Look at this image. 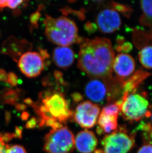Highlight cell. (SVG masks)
Wrapping results in <instances>:
<instances>
[{"label": "cell", "instance_id": "cell-1", "mask_svg": "<svg viewBox=\"0 0 152 153\" xmlns=\"http://www.w3.org/2000/svg\"><path fill=\"white\" fill-rule=\"evenodd\" d=\"M115 53L109 39L103 37L83 40L79 51L77 67L92 78L112 76Z\"/></svg>", "mask_w": 152, "mask_h": 153}, {"label": "cell", "instance_id": "cell-2", "mask_svg": "<svg viewBox=\"0 0 152 153\" xmlns=\"http://www.w3.org/2000/svg\"><path fill=\"white\" fill-rule=\"evenodd\" d=\"M41 104L33 102L32 106L39 117V127L44 126L59 128L73 117L69 102L61 93H45L41 95Z\"/></svg>", "mask_w": 152, "mask_h": 153}, {"label": "cell", "instance_id": "cell-3", "mask_svg": "<svg viewBox=\"0 0 152 153\" xmlns=\"http://www.w3.org/2000/svg\"><path fill=\"white\" fill-rule=\"evenodd\" d=\"M44 22L45 34L52 43L61 47H68L83 42V39L78 36V30L75 22L67 17L53 18L46 15Z\"/></svg>", "mask_w": 152, "mask_h": 153}, {"label": "cell", "instance_id": "cell-4", "mask_svg": "<svg viewBox=\"0 0 152 153\" xmlns=\"http://www.w3.org/2000/svg\"><path fill=\"white\" fill-rule=\"evenodd\" d=\"M116 103L122 116L128 121H139L149 117L152 107L144 93H132Z\"/></svg>", "mask_w": 152, "mask_h": 153}, {"label": "cell", "instance_id": "cell-5", "mask_svg": "<svg viewBox=\"0 0 152 153\" xmlns=\"http://www.w3.org/2000/svg\"><path fill=\"white\" fill-rule=\"evenodd\" d=\"M103 150H97L95 153H128L135 144V134L130 133L125 127L107 135L101 141Z\"/></svg>", "mask_w": 152, "mask_h": 153}, {"label": "cell", "instance_id": "cell-6", "mask_svg": "<svg viewBox=\"0 0 152 153\" xmlns=\"http://www.w3.org/2000/svg\"><path fill=\"white\" fill-rule=\"evenodd\" d=\"M74 146L73 134L67 127L52 129L45 137L44 150L47 153H71Z\"/></svg>", "mask_w": 152, "mask_h": 153}, {"label": "cell", "instance_id": "cell-7", "mask_svg": "<svg viewBox=\"0 0 152 153\" xmlns=\"http://www.w3.org/2000/svg\"><path fill=\"white\" fill-rule=\"evenodd\" d=\"M100 113L97 105L90 101H85L77 105L73 117L76 123L85 128L93 127Z\"/></svg>", "mask_w": 152, "mask_h": 153}, {"label": "cell", "instance_id": "cell-8", "mask_svg": "<svg viewBox=\"0 0 152 153\" xmlns=\"http://www.w3.org/2000/svg\"><path fill=\"white\" fill-rule=\"evenodd\" d=\"M18 66L26 76L30 78L36 77L44 69V59L39 53L26 52L19 58Z\"/></svg>", "mask_w": 152, "mask_h": 153}, {"label": "cell", "instance_id": "cell-9", "mask_svg": "<svg viewBox=\"0 0 152 153\" xmlns=\"http://www.w3.org/2000/svg\"><path fill=\"white\" fill-rule=\"evenodd\" d=\"M120 107L116 103H111L102 108L98 120L97 132L99 135L110 133L118 129V117Z\"/></svg>", "mask_w": 152, "mask_h": 153}, {"label": "cell", "instance_id": "cell-10", "mask_svg": "<svg viewBox=\"0 0 152 153\" xmlns=\"http://www.w3.org/2000/svg\"><path fill=\"white\" fill-rule=\"evenodd\" d=\"M96 27L103 33H111L121 27V19L119 14L112 9L101 11L96 19Z\"/></svg>", "mask_w": 152, "mask_h": 153}, {"label": "cell", "instance_id": "cell-11", "mask_svg": "<svg viewBox=\"0 0 152 153\" xmlns=\"http://www.w3.org/2000/svg\"><path fill=\"white\" fill-rule=\"evenodd\" d=\"M135 64L134 58L128 53L118 54L114 61L113 70L116 77L123 81L132 75L135 69Z\"/></svg>", "mask_w": 152, "mask_h": 153}, {"label": "cell", "instance_id": "cell-12", "mask_svg": "<svg viewBox=\"0 0 152 153\" xmlns=\"http://www.w3.org/2000/svg\"><path fill=\"white\" fill-rule=\"evenodd\" d=\"M86 97L93 102L101 103L107 99V84L103 79L93 78L86 84L85 88Z\"/></svg>", "mask_w": 152, "mask_h": 153}, {"label": "cell", "instance_id": "cell-13", "mask_svg": "<svg viewBox=\"0 0 152 153\" xmlns=\"http://www.w3.org/2000/svg\"><path fill=\"white\" fill-rule=\"evenodd\" d=\"M97 144V139L94 133L86 129L77 133L75 139L76 148L81 153H92Z\"/></svg>", "mask_w": 152, "mask_h": 153}, {"label": "cell", "instance_id": "cell-14", "mask_svg": "<svg viewBox=\"0 0 152 153\" xmlns=\"http://www.w3.org/2000/svg\"><path fill=\"white\" fill-rule=\"evenodd\" d=\"M150 74L142 69H139L122 83V96L121 100L132 93L137 92L142 82L149 76Z\"/></svg>", "mask_w": 152, "mask_h": 153}, {"label": "cell", "instance_id": "cell-15", "mask_svg": "<svg viewBox=\"0 0 152 153\" xmlns=\"http://www.w3.org/2000/svg\"><path fill=\"white\" fill-rule=\"evenodd\" d=\"M75 53L68 47H58L55 48L52 53L53 62L58 67L66 69L73 64Z\"/></svg>", "mask_w": 152, "mask_h": 153}, {"label": "cell", "instance_id": "cell-16", "mask_svg": "<svg viewBox=\"0 0 152 153\" xmlns=\"http://www.w3.org/2000/svg\"><path fill=\"white\" fill-rule=\"evenodd\" d=\"M140 4L143 15L140 19V23L143 26L150 28V34L152 36V1H142Z\"/></svg>", "mask_w": 152, "mask_h": 153}, {"label": "cell", "instance_id": "cell-17", "mask_svg": "<svg viewBox=\"0 0 152 153\" xmlns=\"http://www.w3.org/2000/svg\"><path fill=\"white\" fill-rule=\"evenodd\" d=\"M147 121H142L138 126V128L143 132V140L145 143L152 144V111Z\"/></svg>", "mask_w": 152, "mask_h": 153}, {"label": "cell", "instance_id": "cell-18", "mask_svg": "<svg viewBox=\"0 0 152 153\" xmlns=\"http://www.w3.org/2000/svg\"><path fill=\"white\" fill-rule=\"evenodd\" d=\"M141 64L145 68L152 69V45L145 46L139 53Z\"/></svg>", "mask_w": 152, "mask_h": 153}, {"label": "cell", "instance_id": "cell-19", "mask_svg": "<svg viewBox=\"0 0 152 153\" xmlns=\"http://www.w3.org/2000/svg\"><path fill=\"white\" fill-rule=\"evenodd\" d=\"M18 97V92L16 90L6 88L0 92V102L4 104H15Z\"/></svg>", "mask_w": 152, "mask_h": 153}, {"label": "cell", "instance_id": "cell-20", "mask_svg": "<svg viewBox=\"0 0 152 153\" xmlns=\"http://www.w3.org/2000/svg\"><path fill=\"white\" fill-rule=\"evenodd\" d=\"M111 6L112 7L111 9H113L114 10H116V12H121L125 16H129L131 15V12H132L131 8L129 6H125L116 2H112Z\"/></svg>", "mask_w": 152, "mask_h": 153}, {"label": "cell", "instance_id": "cell-21", "mask_svg": "<svg viewBox=\"0 0 152 153\" xmlns=\"http://www.w3.org/2000/svg\"><path fill=\"white\" fill-rule=\"evenodd\" d=\"M7 153H27V152L23 146L15 145L9 147L7 149Z\"/></svg>", "mask_w": 152, "mask_h": 153}, {"label": "cell", "instance_id": "cell-22", "mask_svg": "<svg viewBox=\"0 0 152 153\" xmlns=\"http://www.w3.org/2000/svg\"><path fill=\"white\" fill-rule=\"evenodd\" d=\"M41 13L39 11H37L32 14L30 17V21L32 25L34 27H37L38 22L40 18Z\"/></svg>", "mask_w": 152, "mask_h": 153}, {"label": "cell", "instance_id": "cell-23", "mask_svg": "<svg viewBox=\"0 0 152 153\" xmlns=\"http://www.w3.org/2000/svg\"><path fill=\"white\" fill-rule=\"evenodd\" d=\"M7 83L12 86H16L18 83V78L15 74L10 72L7 74Z\"/></svg>", "mask_w": 152, "mask_h": 153}, {"label": "cell", "instance_id": "cell-24", "mask_svg": "<svg viewBox=\"0 0 152 153\" xmlns=\"http://www.w3.org/2000/svg\"><path fill=\"white\" fill-rule=\"evenodd\" d=\"M132 45L129 42L123 43L122 45H118L117 46L116 50L118 52H128L132 50Z\"/></svg>", "mask_w": 152, "mask_h": 153}, {"label": "cell", "instance_id": "cell-25", "mask_svg": "<svg viewBox=\"0 0 152 153\" xmlns=\"http://www.w3.org/2000/svg\"><path fill=\"white\" fill-rule=\"evenodd\" d=\"M9 145L6 144L4 136L0 133V153H7Z\"/></svg>", "mask_w": 152, "mask_h": 153}, {"label": "cell", "instance_id": "cell-26", "mask_svg": "<svg viewBox=\"0 0 152 153\" xmlns=\"http://www.w3.org/2000/svg\"><path fill=\"white\" fill-rule=\"evenodd\" d=\"M137 153H152V144L144 143L138 150Z\"/></svg>", "mask_w": 152, "mask_h": 153}, {"label": "cell", "instance_id": "cell-27", "mask_svg": "<svg viewBox=\"0 0 152 153\" xmlns=\"http://www.w3.org/2000/svg\"><path fill=\"white\" fill-rule=\"evenodd\" d=\"M24 2L23 1H8V6L10 8L12 9H16L18 7L20 4Z\"/></svg>", "mask_w": 152, "mask_h": 153}, {"label": "cell", "instance_id": "cell-28", "mask_svg": "<svg viewBox=\"0 0 152 153\" xmlns=\"http://www.w3.org/2000/svg\"><path fill=\"white\" fill-rule=\"evenodd\" d=\"M96 25L95 24L88 22L85 25V29H86L88 32H93L96 30Z\"/></svg>", "mask_w": 152, "mask_h": 153}, {"label": "cell", "instance_id": "cell-29", "mask_svg": "<svg viewBox=\"0 0 152 153\" xmlns=\"http://www.w3.org/2000/svg\"><path fill=\"white\" fill-rule=\"evenodd\" d=\"M74 102H80L83 99V96L78 92L74 93L73 94H72L71 95Z\"/></svg>", "mask_w": 152, "mask_h": 153}, {"label": "cell", "instance_id": "cell-30", "mask_svg": "<svg viewBox=\"0 0 152 153\" xmlns=\"http://www.w3.org/2000/svg\"><path fill=\"white\" fill-rule=\"evenodd\" d=\"M36 125H37V120L36 118L33 117L28 121L26 124V127L27 128H33L36 127Z\"/></svg>", "mask_w": 152, "mask_h": 153}, {"label": "cell", "instance_id": "cell-31", "mask_svg": "<svg viewBox=\"0 0 152 153\" xmlns=\"http://www.w3.org/2000/svg\"><path fill=\"white\" fill-rule=\"evenodd\" d=\"M54 76L55 78L57 80V81H58L59 82L61 83V84L64 83V80L63 79V74L59 72L58 71H55L54 72Z\"/></svg>", "mask_w": 152, "mask_h": 153}, {"label": "cell", "instance_id": "cell-32", "mask_svg": "<svg viewBox=\"0 0 152 153\" xmlns=\"http://www.w3.org/2000/svg\"><path fill=\"white\" fill-rule=\"evenodd\" d=\"M7 74L6 71L0 69V81L7 82Z\"/></svg>", "mask_w": 152, "mask_h": 153}, {"label": "cell", "instance_id": "cell-33", "mask_svg": "<svg viewBox=\"0 0 152 153\" xmlns=\"http://www.w3.org/2000/svg\"><path fill=\"white\" fill-rule=\"evenodd\" d=\"M39 53L40 54L41 56H42L44 59H45L49 58V53H47V52L45 51V50L40 49V53Z\"/></svg>", "mask_w": 152, "mask_h": 153}, {"label": "cell", "instance_id": "cell-34", "mask_svg": "<svg viewBox=\"0 0 152 153\" xmlns=\"http://www.w3.org/2000/svg\"><path fill=\"white\" fill-rule=\"evenodd\" d=\"M8 1H7V0H3V1L0 0V9H3L4 7H7Z\"/></svg>", "mask_w": 152, "mask_h": 153}, {"label": "cell", "instance_id": "cell-35", "mask_svg": "<svg viewBox=\"0 0 152 153\" xmlns=\"http://www.w3.org/2000/svg\"><path fill=\"white\" fill-rule=\"evenodd\" d=\"M16 108L18 110H24L26 108V106L23 104H18L16 106Z\"/></svg>", "mask_w": 152, "mask_h": 153}, {"label": "cell", "instance_id": "cell-36", "mask_svg": "<svg viewBox=\"0 0 152 153\" xmlns=\"http://www.w3.org/2000/svg\"><path fill=\"white\" fill-rule=\"evenodd\" d=\"M24 102L26 104L30 105H31L33 103V102L32 101V100L30 99H26L24 100Z\"/></svg>", "mask_w": 152, "mask_h": 153}, {"label": "cell", "instance_id": "cell-37", "mask_svg": "<svg viewBox=\"0 0 152 153\" xmlns=\"http://www.w3.org/2000/svg\"><path fill=\"white\" fill-rule=\"evenodd\" d=\"M28 117V114L26 112H24V113L22 114V118L23 120H26L27 117Z\"/></svg>", "mask_w": 152, "mask_h": 153}]
</instances>
